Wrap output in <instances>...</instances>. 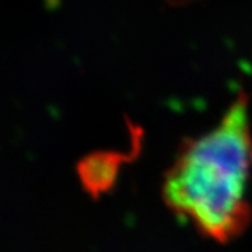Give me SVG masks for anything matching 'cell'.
Segmentation results:
<instances>
[{
  "mask_svg": "<svg viewBox=\"0 0 252 252\" xmlns=\"http://www.w3.org/2000/svg\"><path fill=\"white\" fill-rule=\"evenodd\" d=\"M252 172L248 98L240 94L220 124L181 146L162 181V199L177 216L217 243L250 225L247 188Z\"/></svg>",
  "mask_w": 252,
  "mask_h": 252,
  "instance_id": "obj_1",
  "label": "cell"
}]
</instances>
